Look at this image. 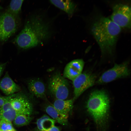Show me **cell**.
Segmentation results:
<instances>
[{
  "label": "cell",
  "instance_id": "1",
  "mask_svg": "<svg viewBox=\"0 0 131 131\" xmlns=\"http://www.w3.org/2000/svg\"><path fill=\"white\" fill-rule=\"evenodd\" d=\"M91 31L102 54H112L115 48L121 28L108 17L101 16L94 22Z\"/></svg>",
  "mask_w": 131,
  "mask_h": 131
},
{
  "label": "cell",
  "instance_id": "2",
  "mask_svg": "<svg viewBox=\"0 0 131 131\" xmlns=\"http://www.w3.org/2000/svg\"><path fill=\"white\" fill-rule=\"evenodd\" d=\"M38 16L30 17L14 40L19 48L27 49L37 46L47 39L50 33L48 25Z\"/></svg>",
  "mask_w": 131,
  "mask_h": 131
},
{
  "label": "cell",
  "instance_id": "3",
  "mask_svg": "<svg viewBox=\"0 0 131 131\" xmlns=\"http://www.w3.org/2000/svg\"><path fill=\"white\" fill-rule=\"evenodd\" d=\"M86 108L94 121L98 131H107L110 117V101L108 95L103 90L91 93Z\"/></svg>",
  "mask_w": 131,
  "mask_h": 131
},
{
  "label": "cell",
  "instance_id": "4",
  "mask_svg": "<svg viewBox=\"0 0 131 131\" xmlns=\"http://www.w3.org/2000/svg\"><path fill=\"white\" fill-rule=\"evenodd\" d=\"M18 17L7 11L0 14V44L17 31L20 24Z\"/></svg>",
  "mask_w": 131,
  "mask_h": 131
},
{
  "label": "cell",
  "instance_id": "5",
  "mask_svg": "<svg viewBox=\"0 0 131 131\" xmlns=\"http://www.w3.org/2000/svg\"><path fill=\"white\" fill-rule=\"evenodd\" d=\"M69 85L65 78L57 73L50 79L48 87L50 92L57 99L65 100L69 95Z\"/></svg>",
  "mask_w": 131,
  "mask_h": 131
},
{
  "label": "cell",
  "instance_id": "6",
  "mask_svg": "<svg viewBox=\"0 0 131 131\" xmlns=\"http://www.w3.org/2000/svg\"><path fill=\"white\" fill-rule=\"evenodd\" d=\"M111 20L120 27L130 28L131 8L123 4H118L113 8Z\"/></svg>",
  "mask_w": 131,
  "mask_h": 131
},
{
  "label": "cell",
  "instance_id": "7",
  "mask_svg": "<svg viewBox=\"0 0 131 131\" xmlns=\"http://www.w3.org/2000/svg\"><path fill=\"white\" fill-rule=\"evenodd\" d=\"M130 72L127 62L115 64L112 68L104 72L97 81L98 84L108 83L118 78L129 76Z\"/></svg>",
  "mask_w": 131,
  "mask_h": 131
},
{
  "label": "cell",
  "instance_id": "8",
  "mask_svg": "<svg viewBox=\"0 0 131 131\" xmlns=\"http://www.w3.org/2000/svg\"><path fill=\"white\" fill-rule=\"evenodd\" d=\"M96 76L89 72L82 73L73 81L74 88V101L77 99L85 90L94 84Z\"/></svg>",
  "mask_w": 131,
  "mask_h": 131
},
{
  "label": "cell",
  "instance_id": "9",
  "mask_svg": "<svg viewBox=\"0 0 131 131\" xmlns=\"http://www.w3.org/2000/svg\"><path fill=\"white\" fill-rule=\"evenodd\" d=\"M10 100L13 108L18 113L31 115L33 111L32 105L25 95L14 94Z\"/></svg>",
  "mask_w": 131,
  "mask_h": 131
},
{
  "label": "cell",
  "instance_id": "10",
  "mask_svg": "<svg viewBox=\"0 0 131 131\" xmlns=\"http://www.w3.org/2000/svg\"><path fill=\"white\" fill-rule=\"evenodd\" d=\"M84 65V62L82 59L71 61L66 66L63 76L72 81L82 73Z\"/></svg>",
  "mask_w": 131,
  "mask_h": 131
},
{
  "label": "cell",
  "instance_id": "11",
  "mask_svg": "<svg viewBox=\"0 0 131 131\" xmlns=\"http://www.w3.org/2000/svg\"><path fill=\"white\" fill-rule=\"evenodd\" d=\"M0 89L4 94L8 96L20 91L21 89L6 72L0 81Z\"/></svg>",
  "mask_w": 131,
  "mask_h": 131
},
{
  "label": "cell",
  "instance_id": "12",
  "mask_svg": "<svg viewBox=\"0 0 131 131\" xmlns=\"http://www.w3.org/2000/svg\"><path fill=\"white\" fill-rule=\"evenodd\" d=\"M28 87L31 93L38 98H43L46 96V89L43 83L40 80L34 79L28 82Z\"/></svg>",
  "mask_w": 131,
  "mask_h": 131
},
{
  "label": "cell",
  "instance_id": "13",
  "mask_svg": "<svg viewBox=\"0 0 131 131\" xmlns=\"http://www.w3.org/2000/svg\"><path fill=\"white\" fill-rule=\"evenodd\" d=\"M74 101L73 99L67 100L56 99L53 106L61 114L68 116L69 113L73 108Z\"/></svg>",
  "mask_w": 131,
  "mask_h": 131
},
{
  "label": "cell",
  "instance_id": "14",
  "mask_svg": "<svg viewBox=\"0 0 131 131\" xmlns=\"http://www.w3.org/2000/svg\"><path fill=\"white\" fill-rule=\"evenodd\" d=\"M50 2L57 7L63 10L69 16H71L74 12L76 6L70 0H50Z\"/></svg>",
  "mask_w": 131,
  "mask_h": 131
},
{
  "label": "cell",
  "instance_id": "15",
  "mask_svg": "<svg viewBox=\"0 0 131 131\" xmlns=\"http://www.w3.org/2000/svg\"><path fill=\"white\" fill-rule=\"evenodd\" d=\"M46 111L53 119L59 124L65 125L67 124L68 116L63 115L56 110L52 106L49 105L46 107Z\"/></svg>",
  "mask_w": 131,
  "mask_h": 131
},
{
  "label": "cell",
  "instance_id": "16",
  "mask_svg": "<svg viewBox=\"0 0 131 131\" xmlns=\"http://www.w3.org/2000/svg\"><path fill=\"white\" fill-rule=\"evenodd\" d=\"M55 121L48 115H44L37 120V128L41 131H48L54 126Z\"/></svg>",
  "mask_w": 131,
  "mask_h": 131
},
{
  "label": "cell",
  "instance_id": "17",
  "mask_svg": "<svg viewBox=\"0 0 131 131\" xmlns=\"http://www.w3.org/2000/svg\"><path fill=\"white\" fill-rule=\"evenodd\" d=\"M23 1V0H11L7 11L15 16H18Z\"/></svg>",
  "mask_w": 131,
  "mask_h": 131
},
{
  "label": "cell",
  "instance_id": "18",
  "mask_svg": "<svg viewBox=\"0 0 131 131\" xmlns=\"http://www.w3.org/2000/svg\"><path fill=\"white\" fill-rule=\"evenodd\" d=\"M31 120L30 115L18 114L16 116L13 122L15 125L20 127L28 124Z\"/></svg>",
  "mask_w": 131,
  "mask_h": 131
},
{
  "label": "cell",
  "instance_id": "19",
  "mask_svg": "<svg viewBox=\"0 0 131 131\" xmlns=\"http://www.w3.org/2000/svg\"><path fill=\"white\" fill-rule=\"evenodd\" d=\"M19 114L12 108L0 113L2 119L10 123L13 122L17 115Z\"/></svg>",
  "mask_w": 131,
  "mask_h": 131
},
{
  "label": "cell",
  "instance_id": "20",
  "mask_svg": "<svg viewBox=\"0 0 131 131\" xmlns=\"http://www.w3.org/2000/svg\"><path fill=\"white\" fill-rule=\"evenodd\" d=\"M0 131H15L11 123L2 119L0 123Z\"/></svg>",
  "mask_w": 131,
  "mask_h": 131
},
{
  "label": "cell",
  "instance_id": "21",
  "mask_svg": "<svg viewBox=\"0 0 131 131\" xmlns=\"http://www.w3.org/2000/svg\"><path fill=\"white\" fill-rule=\"evenodd\" d=\"M10 98L5 102L0 108V113L13 108L10 100Z\"/></svg>",
  "mask_w": 131,
  "mask_h": 131
},
{
  "label": "cell",
  "instance_id": "22",
  "mask_svg": "<svg viewBox=\"0 0 131 131\" xmlns=\"http://www.w3.org/2000/svg\"><path fill=\"white\" fill-rule=\"evenodd\" d=\"M13 95L7 96H0V108Z\"/></svg>",
  "mask_w": 131,
  "mask_h": 131
},
{
  "label": "cell",
  "instance_id": "23",
  "mask_svg": "<svg viewBox=\"0 0 131 131\" xmlns=\"http://www.w3.org/2000/svg\"><path fill=\"white\" fill-rule=\"evenodd\" d=\"M48 131H60L59 127L54 126Z\"/></svg>",
  "mask_w": 131,
  "mask_h": 131
},
{
  "label": "cell",
  "instance_id": "24",
  "mask_svg": "<svg viewBox=\"0 0 131 131\" xmlns=\"http://www.w3.org/2000/svg\"><path fill=\"white\" fill-rule=\"evenodd\" d=\"M5 66V64H0V77L3 72Z\"/></svg>",
  "mask_w": 131,
  "mask_h": 131
},
{
  "label": "cell",
  "instance_id": "25",
  "mask_svg": "<svg viewBox=\"0 0 131 131\" xmlns=\"http://www.w3.org/2000/svg\"><path fill=\"white\" fill-rule=\"evenodd\" d=\"M2 119L1 117V116L0 115V123L1 121V120Z\"/></svg>",
  "mask_w": 131,
  "mask_h": 131
},
{
  "label": "cell",
  "instance_id": "26",
  "mask_svg": "<svg viewBox=\"0 0 131 131\" xmlns=\"http://www.w3.org/2000/svg\"><path fill=\"white\" fill-rule=\"evenodd\" d=\"M2 8V7L0 5V10Z\"/></svg>",
  "mask_w": 131,
  "mask_h": 131
},
{
  "label": "cell",
  "instance_id": "27",
  "mask_svg": "<svg viewBox=\"0 0 131 131\" xmlns=\"http://www.w3.org/2000/svg\"><path fill=\"white\" fill-rule=\"evenodd\" d=\"M40 131V130H38V131Z\"/></svg>",
  "mask_w": 131,
  "mask_h": 131
}]
</instances>
